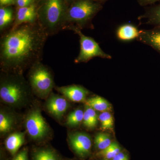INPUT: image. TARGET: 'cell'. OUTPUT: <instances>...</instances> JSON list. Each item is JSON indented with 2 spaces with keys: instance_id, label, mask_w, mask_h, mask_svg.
<instances>
[{
  "instance_id": "cell-26",
  "label": "cell",
  "mask_w": 160,
  "mask_h": 160,
  "mask_svg": "<svg viewBox=\"0 0 160 160\" xmlns=\"http://www.w3.org/2000/svg\"><path fill=\"white\" fill-rule=\"evenodd\" d=\"M141 6H147L152 5L156 2H160V0H137Z\"/></svg>"
},
{
  "instance_id": "cell-30",
  "label": "cell",
  "mask_w": 160,
  "mask_h": 160,
  "mask_svg": "<svg viewBox=\"0 0 160 160\" xmlns=\"http://www.w3.org/2000/svg\"><path fill=\"white\" fill-rule=\"evenodd\" d=\"M94 1L100 2H104V1H106V0H94Z\"/></svg>"
},
{
  "instance_id": "cell-10",
  "label": "cell",
  "mask_w": 160,
  "mask_h": 160,
  "mask_svg": "<svg viewBox=\"0 0 160 160\" xmlns=\"http://www.w3.org/2000/svg\"><path fill=\"white\" fill-rule=\"evenodd\" d=\"M37 21L36 6L34 3L26 7L18 8L11 28H16L23 24L36 22Z\"/></svg>"
},
{
  "instance_id": "cell-31",
  "label": "cell",
  "mask_w": 160,
  "mask_h": 160,
  "mask_svg": "<svg viewBox=\"0 0 160 160\" xmlns=\"http://www.w3.org/2000/svg\"><path fill=\"white\" fill-rule=\"evenodd\" d=\"M107 160V159H104V160Z\"/></svg>"
},
{
  "instance_id": "cell-8",
  "label": "cell",
  "mask_w": 160,
  "mask_h": 160,
  "mask_svg": "<svg viewBox=\"0 0 160 160\" xmlns=\"http://www.w3.org/2000/svg\"><path fill=\"white\" fill-rule=\"evenodd\" d=\"M69 140L72 148L78 155L84 158L89 154L92 141L89 135L83 132H75L69 135Z\"/></svg>"
},
{
  "instance_id": "cell-20",
  "label": "cell",
  "mask_w": 160,
  "mask_h": 160,
  "mask_svg": "<svg viewBox=\"0 0 160 160\" xmlns=\"http://www.w3.org/2000/svg\"><path fill=\"white\" fill-rule=\"evenodd\" d=\"M84 112L82 109H76L69 115L67 118V125L70 126H76L82 122Z\"/></svg>"
},
{
  "instance_id": "cell-3",
  "label": "cell",
  "mask_w": 160,
  "mask_h": 160,
  "mask_svg": "<svg viewBox=\"0 0 160 160\" xmlns=\"http://www.w3.org/2000/svg\"><path fill=\"white\" fill-rule=\"evenodd\" d=\"M30 93L29 84L21 73L2 71L0 81V97L12 106H22Z\"/></svg>"
},
{
  "instance_id": "cell-17",
  "label": "cell",
  "mask_w": 160,
  "mask_h": 160,
  "mask_svg": "<svg viewBox=\"0 0 160 160\" xmlns=\"http://www.w3.org/2000/svg\"><path fill=\"white\" fill-rule=\"evenodd\" d=\"M86 106L91 107L96 111L103 112L110 111L112 106L110 103L105 99L99 96L94 97L86 100Z\"/></svg>"
},
{
  "instance_id": "cell-29",
  "label": "cell",
  "mask_w": 160,
  "mask_h": 160,
  "mask_svg": "<svg viewBox=\"0 0 160 160\" xmlns=\"http://www.w3.org/2000/svg\"><path fill=\"white\" fill-rule=\"evenodd\" d=\"M66 3L68 4V5H71L72 3L76 1H78V0H65Z\"/></svg>"
},
{
  "instance_id": "cell-16",
  "label": "cell",
  "mask_w": 160,
  "mask_h": 160,
  "mask_svg": "<svg viewBox=\"0 0 160 160\" xmlns=\"http://www.w3.org/2000/svg\"><path fill=\"white\" fill-rule=\"evenodd\" d=\"M15 19L13 9L9 6H1L0 9V30L2 31L12 24Z\"/></svg>"
},
{
  "instance_id": "cell-22",
  "label": "cell",
  "mask_w": 160,
  "mask_h": 160,
  "mask_svg": "<svg viewBox=\"0 0 160 160\" xmlns=\"http://www.w3.org/2000/svg\"><path fill=\"white\" fill-rule=\"evenodd\" d=\"M33 160H58L56 154L52 150L42 149L35 152Z\"/></svg>"
},
{
  "instance_id": "cell-27",
  "label": "cell",
  "mask_w": 160,
  "mask_h": 160,
  "mask_svg": "<svg viewBox=\"0 0 160 160\" xmlns=\"http://www.w3.org/2000/svg\"><path fill=\"white\" fill-rule=\"evenodd\" d=\"M112 160H129V158L127 155L124 152H120L119 153L114 157Z\"/></svg>"
},
{
  "instance_id": "cell-1",
  "label": "cell",
  "mask_w": 160,
  "mask_h": 160,
  "mask_svg": "<svg viewBox=\"0 0 160 160\" xmlns=\"http://www.w3.org/2000/svg\"><path fill=\"white\" fill-rule=\"evenodd\" d=\"M48 35L38 21L11 28L0 40L2 71L22 74L35 63L41 62Z\"/></svg>"
},
{
  "instance_id": "cell-18",
  "label": "cell",
  "mask_w": 160,
  "mask_h": 160,
  "mask_svg": "<svg viewBox=\"0 0 160 160\" xmlns=\"http://www.w3.org/2000/svg\"><path fill=\"white\" fill-rule=\"evenodd\" d=\"M14 125V120L10 114L2 110L0 113V132L2 134L9 132Z\"/></svg>"
},
{
  "instance_id": "cell-5",
  "label": "cell",
  "mask_w": 160,
  "mask_h": 160,
  "mask_svg": "<svg viewBox=\"0 0 160 160\" xmlns=\"http://www.w3.org/2000/svg\"><path fill=\"white\" fill-rule=\"evenodd\" d=\"M28 78L32 90L42 98H47L54 86L51 72L41 62L35 63L29 68Z\"/></svg>"
},
{
  "instance_id": "cell-6",
  "label": "cell",
  "mask_w": 160,
  "mask_h": 160,
  "mask_svg": "<svg viewBox=\"0 0 160 160\" xmlns=\"http://www.w3.org/2000/svg\"><path fill=\"white\" fill-rule=\"evenodd\" d=\"M65 29L71 30L78 35L80 38V51L74 60L76 63L87 62L93 58L100 57L110 59L111 56L102 50L99 45L92 38L86 36L79 28L68 27Z\"/></svg>"
},
{
  "instance_id": "cell-24",
  "label": "cell",
  "mask_w": 160,
  "mask_h": 160,
  "mask_svg": "<svg viewBox=\"0 0 160 160\" xmlns=\"http://www.w3.org/2000/svg\"><path fill=\"white\" fill-rule=\"evenodd\" d=\"M85 111L87 112L90 120L91 129L94 128L96 126L98 122V114L96 110L88 106H86Z\"/></svg>"
},
{
  "instance_id": "cell-9",
  "label": "cell",
  "mask_w": 160,
  "mask_h": 160,
  "mask_svg": "<svg viewBox=\"0 0 160 160\" xmlns=\"http://www.w3.org/2000/svg\"><path fill=\"white\" fill-rule=\"evenodd\" d=\"M48 111L54 117L61 119L69 108L66 98L58 95L51 94L46 103Z\"/></svg>"
},
{
  "instance_id": "cell-28",
  "label": "cell",
  "mask_w": 160,
  "mask_h": 160,
  "mask_svg": "<svg viewBox=\"0 0 160 160\" xmlns=\"http://www.w3.org/2000/svg\"><path fill=\"white\" fill-rule=\"evenodd\" d=\"M16 3V0H0L1 6H9Z\"/></svg>"
},
{
  "instance_id": "cell-7",
  "label": "cell",
  "mask_w": 160,
  "mask_h": 160,
  "mask_svg": "<svg viewBox=\"0 0 160 160\" xmlns=\"http://www.w3.org/2000/svg\"><path fill=\"white\" fill-rule=\"evenodd\" d=\"M26 126L28 134L34 140H41L48 134L49 127L39 109H32L26 119Z\"/></svg>"
},
{
  "instance_id": "cell-21",
  "label": "cell",
  "mask_w": 160,
  "mask_h": 160,
  "mask_svg": "<svg viewBox=\"0 0 160 160\" xmlns=\"http://www.w3.org/2000/svg\"><path fill=\"white\" fill-rule=\"evenodd\" d=\"M94 142L97 148L100 150L106 149L112 143L109 135L104 133L97 134L95 137Z\"/></svg>"
},
{
  "instance_id": "cell-14",
  "label": "cell",
  "mask_w": 160,
  "mask_h": 160,
  "mask_svg": "<svg viewBox=\"0 0 160 160\" xmlns=\"http://www.w3.org/2000/svg\"><path fill=\"white\" fill-rule=\"evenodd\" d=\"M25 132H18L12 133L7 138L5 145L7 150L12 155L17 152L25 142Z\"/></svg>"
},
{
  "instance_id": "cell-19",
  "label": "cell",
  "mask_w": 160,
  "mask_h": 160,
  "mask_svg": "<svg viewBox=\"0 0 160 160\" xmlns=\"http://www.w3.org/2000/svg\"><path fill=\"white\" fill-rule=\"evenodd\" d=\"M121 152L119 145L116 142H113L107 148L99 152L98 155L105 159L112 160Z\"/></svg>"
},
{
  "instance_id": "cell-15",
  "label": "cell",
  "mask_w": 160,
  "mask_h": 160,
  "mask_svg": "<svg viewBox=\"0 0 160 160\" xmlns=\"http://www.w3.org/2000/svg\"><path fill=\"white\" fill-rule=\"evenodd\" d=\"M139 33V30L136 26L131 24H125L117 29V36L122 41H129L138 39Z\"/></svg>"
},
{
  "instance_id": "cell-13",
  "label": "cell",
  "mask_w": 160,
  "mask_h": 160,
  "mask_svg": "<svg viewBox=\"0 0 160 160\" xmlns=\"http://www.w3.org/2000/svg\"><path fill=\"white\" fill-rule=\"evenodd\" d=\"M139 19L144 20L146 24L160 26V3L147 8Z\"/></svg>"
},
{
  "instance_id": "cell-2",
  "label": "cell",
  "mask_w": 160,
  "mask_h": 160,
  "mask_svg": "<svg viewBox=\"0 0 160 160\" xmlns=\"http://www.w3.org/2000/svg\"><path fill=\"white\" fill-rule=\"evenodd\" d=\"M37 21L48 36L64 29L68 5L65 0H38Z\"/></svg>"
},
{
  "instance_id": "cell-4",
  "label": "cell",
  "mask_w": 160,
  "mask_h": 160,
  "mask_svg": "<svg viewBox=\"0 0 160 160\" xmlns=\"http://www.w3.org/2000/svg\"><path fill=\"white\" fill-rule=\"evenodd\" d=\"M102 8V4L94 0H78L72 3L66 12L63 29L68 27L87 28Z\"/></svg>"
},
{
  "instance_id": "cell-12",
  "label": "cell",
  "mask_w": 160,
  "mask_h": 160,
  "mask_svg": "<svg viewBox=\"0 0 160 160\" xmlns=\"http://www.w3.org/2000/svg\"><path fill=\"white\" fill-rule=\"evenodd\" d=\"M138 40L151 46L160 53V26L148 30H140Z\"/></svg>"
},
{
  "instance_id": "cell-11",
  "label": "cell",
  "mask_w": 160,
  "mask_h": 160,
  "mask_svg": "<svg viewBox=\"0 0 160 160\" xmlns=\"http://www.w3.org/2000/svg\"><path fill=\"white\" fill-rule=\"evenodd\" d=\"M57 89L67 98L74 102H86L89 91L82 86L71 85L57 87Z\"/></svg>"
},
{
  "instance_id": "cell-25",
  "label": "cell",
  "mask_w": 160,
  "mask_h": 160,
  "mask_svg": "<svg viewBox=\"0 0 160 160\" xmlns=\"http://www.w3.org/2000/svg\"><path fill=\"white\" fill-rule=\"evenodd\" d=\"M12 160H28L27 149H24L20 152Z\"/></svg>"
},
{
  "instance_id": "cell-23",
  "label": "cell",
  "mask_w": 160,
  "mask_h": 160,
  "mask_svg": "<svg viewBox=\"0 0 160 160\" xmlns=\"http://www.w3.org/2000/svg\"><path fill=\"white\" fill-rule=\"evenodd\" d=\"M99 119L102 129L104 130L112 129L113 125V118L109 112H102L99 116Z\"/></svg>"
}]
</instances>
